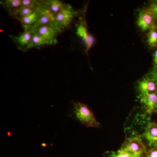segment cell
I'll return each mask as SVG.
<instances>
[{
	"instance_id": "obj_1",
	"label": "cell",
	"mask_w": 157,
	"mask_h": 157,
	"mask_svg": "<svg viewBox=\"0 0 157 157\" xmlns=\"http://www.w3.org/2000/svg\"><path fill=\"white\" fill-rule=\"evenodd\" d=\"M73 113L75 117L83 125L99 128L101 124L96 119L94 113L86 104L73 101Z\"/></svg>"
},
{
	"instance_id": "obj_2",
	"label": "cell",
	"mask_w": 157,
	"mask_h": 157,
	"mask_svg": "<svg viewBox=\"0 0 157 157\" xmlns=\"http://www.w3.org/2000/svg\"><path fill=\"white\" fill-rule=\"evenodd\" d=\"M141 135H134L126 138L121 148L132 157H145L147 149Z\"/></svg>"
},
{
	"instance_id": "obj_3",
	"label": "cell",
	"mask_w": 157,
	"mask_h": 157,
	"mask_svg": "<svg viewBox=\"0 0 157 157\" xmlns=\"http://www.w3.org/2000/svg\"><path fill=\"white\" fill-rule=\"evenodd\" d=\"M78 12L73 9L72 6L63 9L56 16V26L62 31L70 26Z\"/></svg>"
},
{
	"instance_id": "obj_4",
	"label": "cell",
	"mask_w": 157,
	"mask_h": 157,
	"mask_svg": "<svg viewBox=\"0 0 157 157\" xmlns=\"http://www.w3.org/2000/svg\"><path fill=\"white\" fill-rule=\"evenodd\" d=\"M29 27L34 33L39 34L45 39L50 41L53 45L57 44L56 37L62 31L58 28L56 25H46L33 29Z\"/></svg>"
},
{
	"instance_id": "obj_5",
	"label": "cell",
	"mask_w": 157,
	"mask_h": 157,
	"mask_svg": "<svg viewBox=\"0 0 157 157\" xmlns=\"http://www.w3.org/2000/svg\"><path fill=\"white\" fill-rule=\"evenodd\" d=\"M156 19L146 8L139 11L137 21V27L143 32L149 30L155 24Z\"/></svg>"
},
{
	"instance_id": "obj_6",
	"label": "cell",
	"mask_w": 157,
	"mask_h": 157,
	"mask_svg": "<svg viewBox=\"0 0 157 157\" xmlns=\"http://www.w3.org/2000/svg\"><path fill=\"white\" fill-rule=\"evenodd\" d=\"M145 115L150 118L154 113H157V93L146 94L139 97Z\"/></svg>"
},
{
	"instance_id": "obj_7",
	"label": "cell",
	"mask_w": 157,
	"mask_h": 157,
	"mask_svg": "<svg viewBox=\"0 0 157 157\" xmlns=\"http://www.w3.org/2000/svg\"><path fill=\"white\" fill-rule=\"evenodd\" d=\"M24 31L16 36H11V38L20 50H28L30 44L33 32L29 27L23 26Z\"/></svg>"
},
{
	"instance_id": "obj_8",
	"label": "cell",
	"mask_w": 157,
	"mask_h": 157,
	"mask_svg": "<svg viewBox=\"0 0 157 157\" xmlns=\"http://www.w3.org/2000/svg\"><path fill=\"white\" fill-rule=\"evenodd\" d=\"M56 16L47 8L42 4L40 8L39 17L36 22L33 26H29L35 29L42 26L46 25H56Z\"/></svg>"
},
{
	"instance_id": "obj_9",
	"label": "cell",
	"mask_w": 157,
	"mask_h": 157,
	"mask_svg": "<svg viewBox=\"0 0 157 157\" xmlns=\"http://www.w3.org/2000/svg\"><path fill=\"white\" fill-rule=\"evenodd\" d=\"M137 89L139 93V97L146 94L157 93V82L147 75L137 82Z\"/></svg>"
},
{
	"instance_id": "obj_10",
	"label": "cell",
	"mask_w": 157,
	"mask_h": 157,
	"mask_svg": "<svg viewBox=\"0 0 157 157\" xmlns=\"http://www.w3.org/2000/svg\"><path fill=\"white\" fill-rule=\"evenodd\" d=\"M149 147L157 146V124L155 122H149L145 127L141 135Z\"/></svg>"
},
{
	"instance_id": "obj_11",
	"label": "cell",
	"mask_w": 157,
	"mask_h": 157,
	"mask_svg": "<svg viewBox=\"0 0 157 157\" xmlns=\"http://www.w3.org/2000/svg\"><path fill=\"white\" fill-rule=\"evenodd\" d=\"M76 34L83 41L86 47V52L87 54L95 42L93 36L88 32L87 27L85 24L81 22L77 26Z\"/></svg>"
},
{
	"instance_id": "obj_12",
	"label": "cell",
	"mask_w": 157,
	"mask_h": 157,
	"mask_svg": "<svg viewBox=\"0 0 157 157\" xmlns=\"http://www.w3.org/2000/svg\"><path fill=\"white\" fill-rule=\"evenodd\" d=\"M43 5L55 15L63 9H67L71 6L59 0L43 1Z\"/></svg>"
},
{
	"instance_id": "obj_13",
	"label": "cell",
	"mask_w": 157,
	"mask_h": 157,
	"mask_svg": "<svg viewBox=\"0 0 157 157\" xmlns=\"http://www.w3.org/2000/svg\"><path fill=\"white\" fill-rule=\"evenodd\" d=\"M21 2L22 0H6L2 3L9 11L10 15L15 16L21 7Z\"/></svg>"
},
{
	"instance_id": "obj_14",
	"label": "cell",
	"mask_w": 157,
	"mask_h": 157,
	"mask_svg": "<svg viewBox=\"0 0 157 157\" xmlns=\"http://www.w3.org/2000/svg\"><path fill=\"white\" fill-rule=\"evenodd\" d=\"M53 45V44L50 41L45 39L44 37L40 36L39 34L33 32L29 49L35 47H39L44 45Z\"/></svg>"
},
{
	"instance_id": "obj_15",
	"label": "cell",
	"mask_w": 157,
	"mask_h": 157,
	"mask_svg": "<svg viewBox=\"0 0 157 157\" xmlns=\"http://www.w3.org/2000/svg\"><path fill=\"white\" fill-rule=\"evenodd\" d=\"M41 6H40L36 11H35L32 14L25 16V17H22V18H17V19L18 20L21 22L22 26H33L36 22L38 17H39L40 8H41Z\"/></svg>"
},
{
	"instance_id": "obj_16",
	"label": "cell",
	"mask_w": 157,
	"mask_h": 157,
	"mask_svg": "<svg viewBox=\"0 0 157 157\" xmlns=\"http://www.w3.org/2000/svg\"><path fill=\"white\" fill-rule=\"evenodd\" d=\"M146 42L150 47H157V27L155 24L149 30Z\"/></svg>"
},
{
	"instance_id": "obj_17",
	"label": "cell",
	"mask_w": 157,
	"mask_h": 157,
	"mask_svg": "<svg viewBox=\"0 0 157 157\" xmlns=\"http://www.w3.org/2000/svg\"><path fill=\"white\" fill-rule=\"evenodd\" d=\"M40 7L34 8V7H25V6H21L18 10L17 14L14 17L16 19L22 18L33 13Z\"/></svg>"
},
{
	"instance_id": "obj_18",
	"label": "cell",
	"mask_w": 157,
	"mask_h": 157,
	"mask_svg": "<svg viewBox=\"0 0 157 157\" xmlns=\"http://www.w3.org/2000/svg\"><path fill=\"white\" fill-rule=\"evenodd\" d=\"M104 155L105 157H132L121 148L117 151L106 152Z\"/></svg>"
},
{
	"instance_id": "obj_19",
	"label": "cell",
	"mask_w": 157,
	"mask_h": 157,
	"mask_svg": "<svg viewBox=\"0 0 157 157\" xmlns=\"http://www.w3.org/2000/svg\"><path fill=\"white\" fill-rule=\"evenodd\" d=\"M152 14H153L156 20L157 19V1L152 2L150 4L149 6L147 8Z\"/></svg>"
},
{
	"instance_id": "obj_20",
	"label": "cell",
	"mask_w": 157,
	"mask_h": 157,
	"mask_svg": "<svg viewBox=\"0 0 157 157\" xmlns=\"http://www.w3.org/2000/svg\"><path fill=\"white\" fill-rule=\"evenodd\" d=\"M145 157H157V146L153 147L147 149Z\"/></svg>"
},
{
	"instance_id": "obj_21",
	"label": "cell",
	"mask_w": 157,
	"mask_h": 157,
	"mask_svg": "<svg viewBox=\"0 0 157 157\" xmlns=\"http://www.w3.org/2000/svg\"><path fill=\"white\" fill-rule=\"evenodd\" d=\"M149 76L154 78L157 82V69H154L149 74Z\"/></svg>"
},
{
	"instance_id": "obj_22",
	"label": "cell",
	"mask_w": 157,
	"mask_h": 157,
	"mask_svg": "<svg viewBox=\"0 0 157 157\" xmlns=\"http://www.w3.org/2000/svg\"><path fill=\"white\" fill-rule=\"evenodd\" d=\"M153 62L155 69H157V50H156L153 55Z\"/></svg>"
},
{
	"instance_id": "obj_23",
	"label": "cell",
	"mask_w": 157,
	"mask_h": 157,
	"mask_svg": "<svg viewBox=\"0 0 157 157\" xmlns=\"http://www.w3.org/2000/svg\"><path fill=\"white\" fill-rule=\"evenodd\" d=\"M42 146H43V147H46V144H42Z\"/></svg>"
},
{
	"instance_id": "obj_24",
	"label": "cell",
	"mask_w": 157,
	"mask_h": 157,
	"mask_svg": "<svg viewBox=\"0 0 157 157\" xmlns=\"http://www.w3.org/2000/svg\"><path fill=\"white\" fill-rule=\"evenodd\" d=\"M156 26L157 27V19H156Z\"/></svg>"
}]
</instances>
